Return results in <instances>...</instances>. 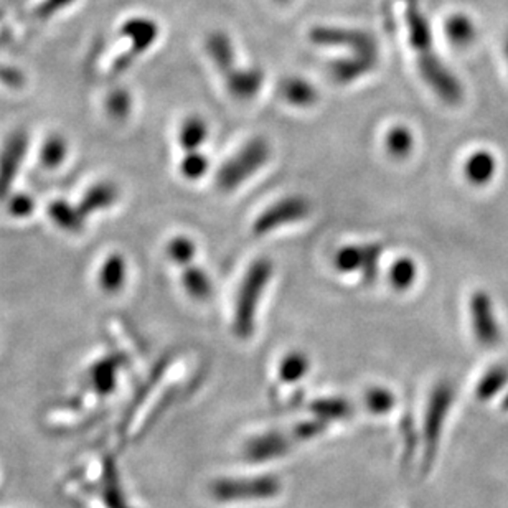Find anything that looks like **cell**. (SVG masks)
I'll list each match as a JSON object with an SVG mask.
<instances>
[{
  "mask_svg": "<svg viewBox=\"0 0 508 508\" xmlns=\"http://www.w3.org/2000/svg\"><path fill=\"white\" fill-rule=\"evenodd\" d=\"M167 253L175 264L187 268L195 258V243L187 236H175L170 240Z\"/></svg>",
  "mask_w": 508,
  "mask_h": 508,
  "instance_id": "cell-24",
  "label": "cell"
},
{
  "mask_svg": "<svg viewBox=\"0 0 508 508\" xmlns=\"http://www.w3.org/2000/svg\"><path fill=\"white\" fill-rule=\"evenodd\" d=\"M311 410L322 421H327V419L347 418L352 413V406H350V403L342 398H327V400H317L313 403Z\"/></svg>",
  "mask_w": 508,
  "mask_h": 508,
  "instance_id": "cell-23",
  "label": "cell"
},
{
  "mask_svg": "<svg viewBox=\"0 0 508 508\" xmlns=\"http://www.w3.org/2000/svg\"><path fill=\"white\" fill-rule=\"evenodd\" d=\"M414 137L410 129L404 125H394L384 137V147L386 152L394 159H406L413 151Z\"/></svg>",
  "mask_w": 508,
  "mask_h": 508,
  "instance_id": "cell-18",
  "label": "cell"
},
{
  "mask_svg": "<svg viewBox=\"0 0 508 508\" xmlns=\"http://www.w3.org/2000/svg\"><path fill=\"white\" fill-rule=\"evenodd\" d=\"M366 406L374 414H383L394 406V396L383 388H374L366 393Z\"/></svg>",
  "mask_w": 508,
  "mask_h": 508,
  "instance_id": "cell-26",
  "label": "cell"
},
{
  "mask_svg": "<svg viewBox=\"0 0 508 508\" xmlns=\"http://www.w3.org/2000/svg\"><path fill=\"white\" fill-rule=\"evenodd\" d=\"M402 4L408 27V42L416 54L421 76L429 88L436 93L437 98L443 99L447 105H459L463 101V86L437 55L433 28L421 9V2L402 0Z\"/></svg>",
  "mask_w": 508,
  "mask_h": 508,
  "instance_id": "cell-1",
  "label": "cell"
},
{
  "mask_svg": "<svg viewBox=\"0 0 508 508\" xmlns=\"http://www.w3.org/2000/svg\"><path fill=\"white\" fill-rule=\"evenodd\" d=\"M311 214V204L304 196H285L268 206L258 218L253 222V234L264 236L276 232L284 224H295L305 220Z\"/></svg>",
  "mask_w": 508,
  "mask_h": 508,
  "instance_id": "cell-6",
  "label": "cell"
},
{
  "mask_svg": "<svg viewBox=\"0 0 508 508\" xmlns=\"http://www.w3.org/2000/svg\"><path fill=\"white\" fill-rule=\"evenodd\" d=\"M505 380H507V372L505 370H500V368L492 370V372L485 374V378L479 384V396L487 398V396H491L493 393L499 392L500 386H502Z\"/></svg>",
  "mask_w": 508,
  "mask_h": 508,
  "instance_id": "cell-27",
  "label": "cell"
},
{
  "mask_svg": "<svg viewBox=\"0 0 508 508\" xmlns=\"http://www.w3.org/2000/svg\"><path fill=\"white\" fill-rule=\"evenodd\" d=\"M205 46L206 54L218 72L222 73L224 85L233 98L250 101L258 95L264 83V73L259 68H241L236 65V54L230 36L224 32H214L206 38Z\"/></svg>",
  "mask_w": 508,
  "mask_h": 508,
  "instance_id": "cell-2",
  "label": "cell"
},
{
  "mask_svg": "<svg viewBox=\"0 0 508 508\" xmlns=\"http://www.w3.org/2000/svg\"><path fill=\"white\" fill-rule=\"evenodd\" d=\"M208 167H210V162L205 154L198 151L187 152V155L182 159V164H180V172L185 179L198 180L205 175Z\"/></svg>",
  "mask_w": 508,
  "mask_h": 508,
  "instance_id": "cell-25",
  "label": "cell"
},
{
  "mask_svg": "<svg viewBox=\"0 0 508 508\" xmlns=\"http://www.w3.org/2000/svg\"><path fill=\"white\" fill-rule=\"evenodd\" d=\"M451 398H453V390L446 383L439 384L431 396L428 413H426V424H424L429 455L434 454L433 451L436 447L437 437L443 429V421L446 418Z\"/></svg>",
  "mask_w": 508,
  "mask_h": 508,
  "instance_id": "cell-10",
  "label": "cell"
},
{
  "mask_svg": "<svg viewBox=\"0 0 508 508\" xmlns=\"http://www.w3.org/2000/svg\"><path fill=\"white\" fill-rule=\"evenodd\" d=\"M376 60H378V55L352 54V56L337 60L330 65V78L337 81L339 85H347V83L365 76L366 73L372 72L376 66Z\"/></svg>",
  "mask_w": 508,
  "mask_h": 508,
  "instance_id": "cell-11",
  "label": "cell"
},
{
  "mask_svg": "<svg viewBox=\"0 0 508 508\" xmlns=\"http://www.w3.org/2000/svg\"><path fill=\"white\" fill-rule=\"evenodd\" d=\"M206 135H208V125L202 117H187L180 127V145L185 152L198 151V147L205 143Z\"/></svg>",
  "mask_w": 508,
  "mask_h": 508,
  "instance_id": "cell-16",
  "label": "cell"
},
{
  "mask_svg": "<svg viewBox=\"0 0 508 508\" xmlns=\"http://www.w3.org/2000/svg\"><path fill=\"white\" fill-rule=\"evenodd\" d=\"M324 428H325V421H307L295 428V434L301 437L315 436Z\"/></svg>",
  "mask_w": 508,
  "mask_h": 508,
  "instance_id": "cell-30",
  "label": "cell"
},
{
  "mask_svg": "<svg viewBox=\"0 0 508 508\" xmlns=\"http://www.w3.org/2000/svg\"><path fill=\"white\" fill-rule=\"evenodd\" d=\"M309 368H311L309 358L305 357L303 352H293L283 358L279 365V378L285 383H294L307 374Z\"/></svg>",
  "mask_w": 508,
  "mask_h": 508,
  "instance_id": "cell-19",
  "label": "cell"
},
{
  "mask_svg": "<svg viewBox=\"0 0 508 508\" xmlns=\"http://www.w3.org/2000/svg\"><path fill=\"white\" fill-rule=\"evenodd\" d=\"M277 2H287V0H277Z\"/></svg>",
  "mask_w": 508,
  "mask_h": 508,
  "instance_id": "cell-32",
  "label": "cell"
},
{
  "mask_svg": "<svg viewBox=\"0 0 508 508\" xmlns=\"http://www.w3.org/2000/svg\"><path fill=\"white\" fill-rule=\"evenodd\" d=\"M505 55H507L508 56V36H507V40H505Z\"/></svg>",
  "mask_w": 508,
  "mask_h": 508,
  "instance_id": "cell-31",
  "label": "cell"
},
{
  "mask_svg": "<svg viewBox=\"0 0 508 508\" xmlns=\"http://www.w3.org/2000/svg\"><path fill=\"white\" fill-rule=\"evenodd\" d=\"M75 0H42V4L35 9V15L38 20H48L56 12L68 9L73 5Z\"/></svg>",
  "mask_w": 508,
  "mask_h": 508,
  "instance_id": "cell-28",
  "label": "cell"
},
{
  "mask_svg": "<svg viewBox=\"0 0 508 508\" xmlns=\"http://www.w3.org/2000/svg\"><path fill=\"white\" fill-rule=\"evenodd\" d=\"M418 276V266L410 258L396 259L390 269V283L396 291H406L414 284Z\"/></svg>",
  "mask_w": 508,
  "mask_h": 508,
  "instance_id": "cell-20",
  "label": "cell"
},
{
  "mask_svg": "<svg viewBox=\"0 0 508 508\" xmlns=\"http://www.w3.org/2000/svg\"><path fill=\"white\" fill-rule=\"evenodd\" d=\"M214 491L218 492V497H226V499H234V497H259V495H271L273 492L277 491V483L274 481H258L253 483L251 487H244L240 483H220L216 485Z\"/></svg>",
  "mask_w": 508,
  "mask_h": 508,
  "instance_id": "cell-17",
  "label": "cell"
},
{
  "mask_svg": "<svg viewBox=\"0 0 508 508\" xmlns=\"http://www.w3.org/2000/svg\"><path fill=\"white\" fill-rule=\"evenodd\" d=\"M383 254V244H352L337 251L334 263L340 273H362L366 284L374 283L378 276V263Z\"/></svg>",
  "mask_w": 508,
  "mask_h": 508,
  "instance_id": "cell-7",
  "label": "cell"
},
{
  "mask_svg": "<svg viewBox=\"0 0 508 508\" xmlns=\"http://www.w3.org/2000/svg\"><path fill=\"white\" fill-rule=\"evenodd\" d=\"M182 284L185 287L188 295L196 301H208L214 294V285H212L210 277L204 269L194 266V264L184 268Z\"/></svg>",
  "mask_w": 508,
  "mask_h": 508,
  "instance_id": "cell-14",
  "label": "cell"
},
{
  "mask_svg": "<svg viewBox=\"0 0 508 508\" xmlns=\"http://www.w3.org/2000/svg\"><path fill=\"white\" fill-rule=\"evenodd\" d=\"M309 38L314 45L339 46L357 55H378L374 36L358 28L319 25L311 30Z\"/></svg>",
  "mask_w": 508,
  "mask_h": 508,
  "instance_id": "cell-8",
  "label": "cell"
},
{
  "mask_svg": "<svg viewBox=\"0 0 508 508\" xmlns=\"http://www.w3.org/2000/svg\"><path fill=\"white\" fill-rule=\"evenodd\" d=\"M493 172H495V159L489 152H475L463 165L465 177L475 185L487 184L492 179Z\"/></svg>",
  "mask_w": 508,
  "mask_h": 508,
  "instance_id": "cell-15",
  "label": "cell"
},
{
  "mask_svg": "<svg viewBox=\"0 0 508 508\" xmlns=\"http://www.w3.org/2000/svg\"><path fill=\"white\" fill-rule=\"evenodd\" d=\"M125 273L127 268H125V259L113 254L107 258L101 269V284L106 291H117L125 283Z\"/></svg>",
  "mask_w": 508,
  "mask_h": 508,
  "instance_id": "cell-21",
  "label": "cell"
},
{
  "mask_svg": "<svg viewBox=\"0 0 508 508\" xmlns=\"http://www.w3.org/2000/svg\"><path fill=\"white\" fill-rule=\"evenodd\" d=\"M273 271L274 268L269 259L259 258L251 263L250 268L241 279L233 314V330L238 339H250L254 334L258 305L273 277Z\"/></svg>",
  "mask_w": 508,
  "mask_h": 508,
  "instance_id": "cell-3",
  "label": "cell"
},
{
  "mask_svg": "<svg viewBox=\"0 0 508 508\" xmlns=\"http://www.w3.org/2000/svg\"><path fill=\"white\" fill-rule=\"evenodd\" d=\"M446 36L449 44L455 48H467L477 38V27L469 15L454 14L447 18Z\"/></svg>",
  "mask_w": 508,
  "mask_h": 508,
  "instance_id": "cell-13",
  "label": "cell"
},
{
  "mask_svg": "<svg viewBox=\"0 0 508 508\" xmlns=\"http://www.w3.org/2000/svg\"><path fill=\"white\" fill-rule=\"evenodd\" d=\"M471 314L475 337L482 345H495L500 339L499 325L495 321V314L492 311V303L485 293H475L471 301Z\"/></svg>",
  "mask_w": 508,
  "mask_h": 508,
  "instance_id": "cell-9",
  "label": "cell"
},
{
  "mask_svg": "<svg viewBox=\"0 0 508 508\" xmlns=\"http://www.w3.org/2000/svg\"><path fill=\"white\" fill-rule=\"evenodd\" d=\"M285 449L284 437L279 434H266V436L258 437L251 443L248 447V454L253 459H268V457H274V455L281 454V451Z\"/></svg>",
  "mask_w": 508,
  "mask_h": 508,
  "instance_id": "cell-22",
  "label": "cell"
},
{
  "mask_svg": "<svg viewBox=\"0 0 508 508\" xmlns=\"http://www.w3.org/2000/svg\"><path fill=\"white\" fill-rule=\"evenodd\" d=\"M279 93L293 106H313V105L319 101V93L315 90L313 83L303 80L299 76H291V78H285L284 81H281Z\"/></svg>",
  "mask_w": 508,
  "mask_h": 508,
  "instance_id": "cell-12",
  "label": "cell"
},
{
  "mask_svg": "<svg viewBox=\"0 0 508 508\" xmlns=\"http://www.w3.org/2000/svg\"><path fill=\"white\" fill-rule=\"evenodd\" d=\"M44 164H50V165H58L62 162L63 155H65V143L62 139H54L46 144L44 147Z\"/></svg>",
  "mask_w": 508,
  "mask_h": 508,
  "instance_id": "cell-29",
  "label": "cell"
},
{
  "mask_svg": "<svg viewBox=\"0 0 508 508\" xmlns=\"http://www.w3.org/2000/svg\"><path fill=\"white\" fill-rule=\"evenodd\" d=\"M117 34H121L129 40L127 52L113 65V72L123 73L125 72L127 66H131L141 55L145 54L155 44V40L159 36V25L152 18L139 15V17L129 18L123 22Z\"/></svg>",
  "mask_w": 508,
  "mask_h": 508,
  "instance_id": "cell-5",
  "label": "cell"
},
{
  "mask_svg": "<svg viewBox=\"0 0 508 508\" xmlns=\"http://www.w3.org/2000/svg\"><path fill=\"white\" fill-rule=\"evenodd\" d=\"M269 155L271 149L264 139H251L220 167L216 174V185L224 192H233L263 169L268 164Z\"/></svg>",
  "mask_w": 508,
  "mask_h": 508,
  "instance_id": "cell-4",
  "label": "cell"
}]
</instances>
